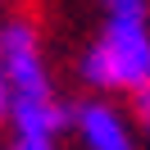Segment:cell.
<instances>
[{
    "label": "cell",
    "instance_id": "1",
    "mask_svg": "<svg viewBox=\"0 0 150 150\" xmlns=\"http://www.w3.org/2000/svg\"><path fill=\"white\" fill-rule=\"evenodd\" d=\"M77 77L91 96L150 91V18H105L100 37L77 55Z\"/></svg>",
    "mask_w": 150,
    "mask_h": 150
},
{
    "label": "cell",
    "instance_id": "2",
    "mask_svg": "<svg viewBox=\"0 0 150 150\" xmlns=\"http://www.w3.org/2000/svg\"><path fill=\"white\" fill-rule=\"evenodd\" d=\"M0 73L9 82V96H50L55 91L41 37L28 18L0 23Z\"/></svg>",
    "mask_w": 150,
    "mask_h": 150
},
{
    "label": "cell",
    "instance_id": "3",
    "mask_svg": "<svg viewBox=\"0 0 150 150\" xmlns=\"http://www.w3.org/2000/svg\"><path fill=\"white\" fill-rule=\"evenodd\" d=\"M68 132L82 150H141L132 118L109 96H86V100L68 105Z\"/></svg>",
    "mask_w": 150,
    "mask_h": 150
},
{
    "label": "cell",
    "instance_id": "4",
    "mask_svg": "<svg viewBox=\"0 0 150 150\" xmlns=\"http://www.w3.org/2000/svg\"><path fill=\"white\" fill-rule=\"evenodd\" d=\"M9 146L5 150H59V132L68 127V105L50 96H14L9 100Z\"/></svg>",
    "mask_w": 150,
    "mask_h": 150
},
{
    "label": "cell",
    "instance_id": "5",
    "mask_svg": "<svg viewBox=\"0 0 150 150\" xmlns=\"http://www.w3.org/2000/svg\"><path fill=\"white\" fill-rule=\"evenodd\" d=\"M105 18H150V0H100Z\"/></svg>",
    "mask_w": 150,
    "mask_h": 150
},
{
    "label": "cell",
    "instance_id": "6",
    "mask_svg": "<svg viewBox=\"0 0 150 150\" xmlns=\"http://www.w3.org/2000/svg\"><path fill=\"white\" fill-rule=\"evenodd\" d=\"M137 137L150 146V91L137 96Z\"/></svg>",
    "mask_w": 150,
    "mask_h": 150
},
{
    "label": "cell",
    "instance_id": "7",
    "mask_svg": "<svg viewBox=\"0 0 150 150\" xmlns=\"http://www.w3.org/2000/svg\"><path fill=\"white\" fill-rule=\"evenodd\" d=\"M9 100H14V96H9V82H5V73H0V123L9 118Z\"/></svg>",
    "mask_w": 150,
    "mask_h": 150
}]
</instances>
